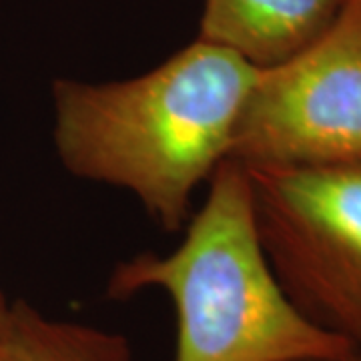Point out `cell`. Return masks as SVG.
Instances as JSON below:
<instances>
[{
	"label": "cell",
	"instance_id": "cell-7",
	"mask_svg": "<svg viewBox=\"0 0 361 361\" xmlns=\"http://www.w3.org/2000/svg\"><path fill=\"white\" fill-rule=\"evenodd\" d=\"M11 307H13V301H8L4 291L0 289V348H2V341H4V336H6V329H8Z\"/></svg>",
	"mask_w": 361,
	"mask_h": 361
},
{
	"label": "cell",
	"instance_id": "cell-1",
	"mask_svg": "<svg viewBox=\"0 0 361 361\" xmlns=\"http://www.w3.org/2000/svg\"><path fill=\"white\" fill-rule=\"evenodd\" d=\"M257 68L193 40L145 75L52 85V141L78 179L125 189L175 233L201 183L229 159L233 133Z\"/></svg>",
	"mask_w": 361,
	"mask_h": 361
},
{
	"label": "cell",
	"instance_id": "cell-2",
	"mask_svg": "<svg viewBox=\"0 0 361 361\" xmlns=\"http://www.w3.org/2000/svg\"><path fill=\"white\" fill-rule=\"evenodd\" d=\"M165 291L175 307L173 361H349L355 348L285 295L259 241L241 165L225 161L209 193L167 255L139 253L116 263L106 297Z\"/></svg>",
	"mask_w": 361,
	"mask_h": 361
},
{
	"label": "cell",
	"instance_id": "cell-5",
	"mask_svg": "<svg viewBox=\"0 0 361 361\" xmlns=\"http://www.w3.org/2000/svg\"><path fill=\"white\" fill-rule=\"evenodd\" d=\"M348 0H205L199 39L255 68L281 65L319 40Z\"/></svg>",
	"mask_w": 361,
	"mask_h": 361
},
{
	"label": "cell",
	"instance_id": "cell-6",
	"mask_svg": "<svg viewBox=\"0 0 361 361\" xmlns=\"http://www.w3.org/2000/svg\"><path fill=\"white\" fill-rule=\"evenodd\" d=\"M0 361H133L127 337L87 323L54 319L13 301Z\"/></svg>",
	"mask_w": 361,
	"mask_h": 361
},
{
	"label": "cell",
	"instance_id": "cell-8",
	"mask_svg": "<svg viewBox=\"0 0 361 361\" xmlns=\"http://www.w3.org/2000/svg\"><path fill=\"white\" fill-rule=\"evenodd\" d=\"M349 361H361V348L360 349H355V353H353V357Z\"/></svg>",
	"mask_w": 361,
	"mask_h": 361
},
{
	"label": "cell",
	"instance_id": "cell-3",
	"mask_svg": "<svg viewBox=\"0 0 361 361\" xmlns=\"http://www.w3.org/2000/svg\"><path fill=\"white\" fill-rule=\"evenodd\" d=\"M243 171L259 241L285 295L360 349L361 159Z\"/></svg>",
	"mask_w": 361,
	"mask_h": 361
},
{
	"label": "cell",
	"instance_id": "cell-4",
	"mask_svg": "<svg viewBox=\"0 0 361 361\" xmlns=\"http://www.w3.org/2000/svg\"><path fill=\"white\" fill-rule=\"evenodd\" d=\"M361 159V0L305 51L257 68L229 159L249 165H325Z\"/></svg>",
	"mask_w": 361,
	"mask_h": 361
}]
</instances>
